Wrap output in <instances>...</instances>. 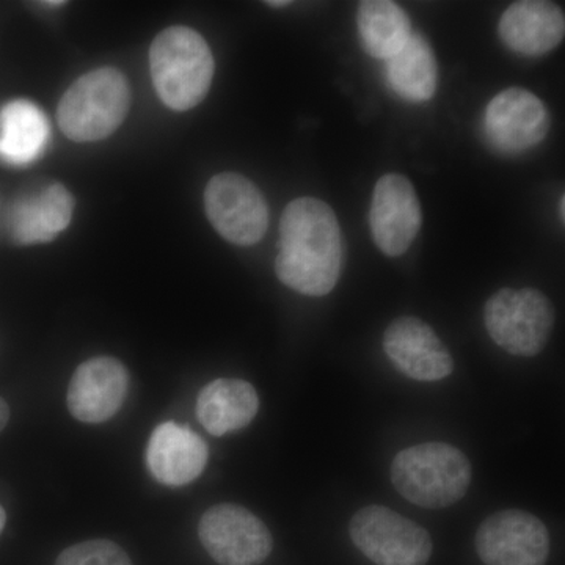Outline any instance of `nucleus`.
<instances>
[{
  "mask_svg": "<svg viewBox=\"0 0 565 565\" xmlns=\"http://www.w3.org/2000/svg\"><path fill=\"white\" fill-rule=\"evenodd\" d=\"M343 253L340 223L329 204L300 196L286 206L275 259L282 285L303 296H327L340 280Z\"/></svg>",
  "mask_w": 565,
  "mask_h": 565,
  "instance_id": "f257e3e1",
  "label": "nucleus"
},
{
  "mask_svg": "<svg viewBox=\"0 0 565 565\" xmlns=\"http://www.w3.org/2000/svg\"><path fill=\"white\" fill-rule=\"evenodd\" d=\"M150 66L159 98L174 111L191 110L206 98L215 70L214 57L203 36L181 25L156 36Z\"/></svg>",
  "mask_w": 565,
  "mask_h": 565,
  "instance_id": "f03ea898",
  "label": "nucleus"
},
{
  "mask_svg": "<svg viewBox=\"0 0 565 565\" xmlns=\"http://www.w3.org/2000/svg\"><path fill=\"white\" fill-rule=\"evenodd\" d=\"M394 489L424 509H445L462 500L471 486V463L456 446L423 444L397 452L392 463Z\"/></svg>",
  "mask_w": 565,
  "mask_h": 565,
  "instance_id": "7ed1b4c3",
  "label": "nucleus"
},
{
  "mask_svg": "<svg viewBox=\"0 0 565 565\" xmlns=\"http://www.w3.org/2000/svg\"><path fill=\"white\" fill-rule=\"evenodd\" d=\"M131 106V88L121 71L99 68L74 82L58 103L57 121L70 140L88 143L120 128Z\"/></svg>",
  "mask_w": 565,
  "mask_h": 565,
  "instance_id": "20e7f679",
  "label": "nucleus"
},
{
  "mask_svg": "<svg viewBox=\"0 0 565 565\" xmlns=\"http://www.w3.org/2000/svg\"><path fill=\"white\" fill-rule=\"evenodd\" d=\"M490 338L505 352L534 356L544 351L555 327V307L534 288H503L484 307Z\"/></svg>",
  "mask_w": 565,
  "mask_h": 565,
  "instance_id": "39448f33",
  "label": "nucleus"
},
{
  "mask_svg": "<svg viewBox=\"0 0 565 565\" xmlns=\"http://www.w3.org/2000/svg\"><path fill=\"white\" fill-rule=\"evenodd\" d=\"M349 534L375 565H426L433 556L430 534L385 505H366L355 512Z\"/></svg>",
  "mask_w": 565,
  "mask_h": 565,
  "instance_id": "423d86ee",
  "label": "nucleus"
},
{
  "mask_svg": "<svg viewBox=\"0 0 565 565\" xmlns=\"http://www.w3.org/2000/svg\"><path fill=\"white\" fill-rule=\"evenodd\" d=\"M206 215L228 243L258 244L269 226V207L262 191L239 173L215 174L204 191Z\"/></svg>",
  "mask_w": 565,
  "mask_h": 565,
  "instance_id": "0eeeda50",
  "label": "nucleus"
},
{
  "mask_svg": "<svg viewBox=\"0 0 565 565\" xmlns=\"http://www.w3.org/2000/svg\"><path fill=\"white\" fill-rule=\"evenodd\" d=\"M199 537L221 565H259L273 553V534L263 520L237 504H217L204 512Z\"/></svg>",
  "mask_w": 565,
  "mask_h": 565,
  "instance_id": "6e6552de",
  "label": "nucleus"
},
{
  "mask_svg": "<svg viewBox=\"0 0 565 565\" xmlns=\"http://www.w3.org/2000/svg\"><path fill=\"white\" fill-rule=\"evenodd\" d=\"M475 545L486 565H545L550 556L544 522L520 509L487 516L478 527Z\"/></svg>",
  "mask_w": 565,
  "mask_h": 565,
  "instance_id": "1a4fd4ad",
  "label": "nucleus"
},
{
  "mask_svg": "<svg viewBox=\"0 0 565 565\" xmlns=\"http://www.w3.org/2000/svg\"><path fill=\"white\" fill-rule=\"evenodd\" d=\"M422 204L412 182L403 174H384L375 184L370 226L379 250L386 256L404 255L419 233Z\"/></svg>",
  "mask_w": 565,
  "mask_h": 565,
  "instance_id": "9d476101",
  "label": "nucleus"
},
{
  "mask_svg": "<svg viewBox=\"0 0 565 565\" xmlns=\"http://www.w3.org/2000/svg\"><path fill=\"white\" fill-rule=\"evenodd\" d=\"M550 131L545 104L523 88L498 93L487 106L484 132L498 151L519 154L535 147Z\"/></svg>",
  "mask_w": 565,
  "mask_h": 565,
  "instance_id": "9b49d317",
  "label": "nucleus"
},
{
  "mask_svg": "<svg viewBox=\"0 0 565 565\" xmlns=\"http://www.w3.org/2000/svg\"><path fill=\"white\" fill-rule=\"evenodd\" d=\"M384 351L394 366L414 381H441L455 370L451 353L433 327L412 316L390 323L384 334Z\"/></svg>",
  "mask_w": 565,
  "mask_h": 565,
  "instance_id": "f8f14e48",
  "label": "nucleus"
},
{
  "mask_svg": "<svg viewBox=\"0 0 565 565\" xmlns=\"http://www.w3.org/2000/svg\"><path fill=\"white\" fill-rule=\"evenodd\" d=\"M129 375L121 362L96 356L77 367L71 377L66 403L82 423L107 422L120 411L128 394Z\"/></svg>",
  "mask_w": 565,
  "mask_h": 565,
  "instance_id": "ddd939ff",
  "label": "nucleus"
},
{
  "mask_svg": "<svg viewBox=\"0 0 565 565\" xmlns=\"http://www.w3.org/2000/svg\"><path fill=\"white\" fill-rule=\"evenodd\" d=\"M207 445L200 435L172 422L159 424L148 444L147 463L163 486L191 484L207 465Z\"/></svg>",
  "mask_w": 565,
  "mask_h": 565,
  "instance_id": "4468645a",
  "label": "nucleus"
},
{
  "mask_svg": "<svg viewBox=\"0 0 565 565\" xmlns=\"http://www.w3.org/2000/svg\"><path fill=\"white\" fill-rule=\"evenodd\" d=\"M498 35L509 50L542 55L559 46L565 35L563 10L545 0L512 3L501 17Z\"/></svg>",
  "mask_w": 565,
  "mask_h": 565,
  "instance_id": "2eb2a0df",
  "label": "nucleus"
},
{
  "mask_svg": "<svg viewBox=\"0 0 565 565\" xmlns=\"http://www.w3.org/2000/svg\"><path fill=\"white\" fill-rule=\"evenodd\" d=\"M73 211V195L65 185L55 182L13 207L11 234L20 244L51 243L68 228Z\"/></svg>",
  "mask_w": 565,
  "mask_h": 565,
  "instance_id": "dca6fc26",
  "label": "nucleus"
},
{
  "mask_svg": "<svg viewBox=\"0 0 565 565\" xmlns=\"http://www.w3.org/2000/svg\"><path fill=\"white\" fill-rule=\"evenodd\" d=\"M259 397L248 382L217 379L204 386L196 399V418L215 437L243 429L258 414Z\"/></svg>",
  "mask_w": 565,
  "mask_h": 565,
  "instance_id": "f3484780",
  "label": "nucleus"
},
{
  "mask_svg": "<svg viewBox=\"0 0 565 565\" xmlns=\"http://www.w3.org/2000/svg\"><path fill=\"white\" fill-rule=\"evenodd\" d=\"M50 140V122L40 107L17 99L0 110V158L11 166L39 159Z\"/></svg>",
  "mask_w": 565,
  "mask_h": 565,
  "instance_id": "a211bd4d",
  "label": "nucleus"
},
{
  "mask_svg": "<svg viewBox=\"0 0 565 565\" xmlns=\"http://www.w3.org/2000/svg\"><path fill=\"white\" fill-rule=\"evenodd\" d=\"M386 77L401 98L429 102L437 90V61L429 41L412 33L407 43L386 61Z\"/></svg>",
  "mask_w": 565,
  "mask_h": 565,
  "instance_id": "6ab92c4d",
  "label": "nucleus"
},
{
  "mask_svg": "<svg viewBox=\"0 0 565 565\" xmlns=\"http://www.w3.org/2000/svg\"><path fill=\"white\" fill-rule=\"evenodd\" d=\"M356 25L364 51L379 61H388L412 35L411 20L390 0H364L359 6Z\"/></svg>",
  "mask_w": 565,
  "mask_h": 565,
  "instance_id": "aec40b11",
  "label": "nucleus"
},
{
  "mask_svg": "<svg viewBox=\"0 0 565 565\" xmlns=\"http://www.w3.org/2000/svg\"><path fill=\"white\" fill-rule=\"evenodd\" d=\"M55 565H132L120 545L104 539L70 546L55 561Z\"/></svg>",
  "mask_w": 565,
  "mask_h": 565,
  "instance_id": "412c9836",
  "label": "nucleus"
},
{
  "mask_svg": "<svg viewBox=\"0 0 565 565\" xmlns=\"http://www.w3.org/2000/svg\"><path fill=\"white\" fill-rule=\"evenodd\" d=\"M10 419V407L6 401L0 397V430H3V427L7 426Z\"/></svg>",
  "mask_w": 565,
  "mask_h": 565,
  "instance_id": "4be33fe9",
  "label": "nucleus"
},
{
  "mask_svg": "<svg viewBox=\"0 0 565 565\" xmlns=\"http://www.w3.org/2000/svg\"><path fill=\"white\" fill-rule=\"evenodd\" d=\"M6 522H7L6 511H3L2 505H0V533H2L3 527H6Z\"/></svg>",
  "mask_w": 565,
  "mask_h": 565,
  "instance_id": "5701e85b",
  "label": "nucleus"
},
{
  "mask_svg": "<svg viewBox=\"0 0 565 565\" xmlns=\"http://www.w3.org/2000/svg\"><path fill=\"white\" fill-rule=\"evenodd\" d=\"M289 3L291 2H285V0H280V2H274V0H270V2H267V6L280 9V7L289 6Z\"/></svg>",
  "mask_w": 565,
  "mask_h": 565,
  "instance_id": "b1692460",
  "label": "nucleus"
},
{
  "mask_svg": "<svg viewBox=\"0 0 565 565\" xmlns=\"http://www.w3.org/2000/svg\"><path fill=\"white\" fill-rule=\"evenodd\" d=\"M564 202H565V196L563 195V196H561V203H559L561 218H563V222L565 218Z\"/></svg>",
  "mask_w": 565,
  "mask_h": 565,
  "instance_id": "393cba45",
  "label": "nucleus"
},
{
  "mask_svg": "<svg viewBox=\"0 0 565 565\" xmlns=\"http://www.w3.org/2000/svg\"><path fill=\"white\" fill-rule=\"evenodd\" d=\"M43 6H47V7H63V6H65V2H43Z\"/></svg>",
  "mask_w": 565,
  "mask_h": 565,
  "instance_id": "a878e982",
  "label": "nucleus"
}]
</instances>
